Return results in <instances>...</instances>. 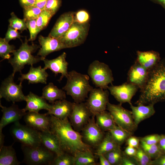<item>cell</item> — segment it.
Here are the masks:
<instances>
[{
  "label": "cell",
  "instance_id": "obj_55",
  "mask_svg": "<svg viewBox=\"0 0 165 165\" xmlns=\"http://www.w3.org/2000/svg\"><path fill=\"white\" fill-rule=\"evenodd\" d=\"M4 136L2 132H0V147L4 145Z\"/></svg>",
  "mask_w": 165,
  "mask_h": 165
},
{
  "label": "cell",
  "instance_id": "obj_7",
  "mask_svg": "<svg viewBox=\"0 0 165 165\" xmlns=\"http://www.w3.org/2000/svg\"><path fill=\"white\" fill-rule=\"evenodd\" d=\"M87 72L97 88L107 89L108 85L114 81L112 71L109 66L98 60L94 61L90 64Z\"/></svg>",
  "mask_w": 165,
  "mask_h": 165
},
{
  "label": "cell",
  "instance_id": "obj_9",
  "mask_svg": "<svg viewBox=\"0 0 165 165\" xmlns=\"http://www.w3.org/2000/svg\"><path fill=\"white\" fill-rule=\"evenodd\" d=\"M107 109L113 118L116 124L133 134L137 130L132 112L123 107L122 104H112L108 102Z\"/></svg>",
  "mask_w": 165,
  "mask_h": 165
},
{
  "label": "cell",
  "instance_id": "obj_54",
  "mask_svg": "<svg viewBox=\"0 0 165 165\" xmlns=\"http://www.w3.org/2000/svg\"><path fill=\"white\" fill-rule=\"evenodd\" d=\"M151 1L161 5L165 10V0H150Z\"/></svg>",
  "mask_w": 165,
  "mask_h": 165
},
{
  "label": "cell",
  "instance_id": "obj_26",
  "mask_svg": "<svg viewBox=\"0 0 165 165\" xmlns=\"http://www.w3.org/2000/svg\"><path fill=\"white\" fill-rule=\"evenodd\" d=\"M40 137L42 144L56 156L61 155L65 152L57 139L50 130L40 131Z\"/></svg>",
  "mask_w": 165,
  "mask_h": 165
},
{
  "label": "cell",
  "instance_id": "obj_34",
  "mask_svg": "<svg viewBox=\"0 0 165 165\" xmlns=\"http://www.w3.org/2000/svg\"><path fill=\"white\" fill-rule=\"evenodd\" d=\"M111 165H121L124 155L120 147L104 155Z\"/></svg>",
  "mask_w": 165,
  "mask_h": 165
},
{
  "label": "cell",
  "instance_id": "obj_39",
  "mask_svg": "<svg viewBox=\"0 0 165 165\" xmlns=\"http://www.w3.org/2000/svg\"><path fill=\"white\" fill-rule=\"evenodd\" d=\"M53 15L45 9L42 10L36 19L37 27L41 31L47 26L50 20Z\"/></svg>",
  "mask_w": 165,
  "mask_h": 165
},
{
  "label": "cell",
  "instance_id": "obj_5",
  "mask_svg": "<svg viewBox=\"0 0 165 165\" xmlns=\"http://www.w3.org/2000/svg\"><path fill=\"white\" fill-rule=\"evenodd\" d=\"M10 130L14 140L21 145L35 147L42 145L40 131L20 124L19 121L14 123Z\"/></svg>",
  "mask_w": 165,
  "mask_h": 165
},
{
  "label": "cell",
  "instance_id": "obj_28",
  "mask_svg": "<svg viewBox=\"0 0 165 165\" xmlns=\"http://www.w3.org/2000/svg\"><path fill=\"white\" fill-rule=\"evenodd\" d=\"M3 145L0 147V165H19L21 162L18 160L16 152L12 146Z\"/></svg>",
  "mask_w": 165,
  "mask_h": 165
},
{
  "label": "cell",
  "instance_id": "obj_18",
  "mask_svg": "<svg viewBox=\"0 0 165 165\" xmlns=\"http://www.w3.org/2000/svg\"><path fill=\"white\" fill-rule=\"evenodd\" d=\"M67 54L64 52L55 58L48 60L45 58L42 61L44 64V68L50 69L55 75L61 74L58 81L60 82L64 77H66L68 74V63L66 61Z\"/></svg>",
  "mask_w": 165,
  "mask_h": 165
},
{
  "label": "cell",
  "instance_id": "obj_10",
  "mask_svg": "<svg viewBox=\"0 0 165 165\" xmlns=\"http://www.w3.org/2000/svg\"><path fill=\"white\" fill-rule=\"evenodd\" d=\"M12 73L2 82L0 88V98L13 103L25 101L26 96L22 91V83L17 84Z\"/></svg>",
  "mask_w": 165,
  "mask_h": 165
},
{
  "label": "cell",
  "instance_id": "obj_25",
  "mask_svg": "<svg viewBox=\"0 0 165 165\" xmlns=\"http://www.w3.org/2000/svg\"><path fill=\"white\" fill-rule=\"evenodd\" d=\"M134 123L137 127L143 120L150 118L155 113L154 105L152 104L145 105H139L133 106L131 103L129 104Z\"/></svg>",
  "mask_w": 165,
  "mask_h": 165
},
{
  "label": "cell",
  "instance_id": "obj_4",
  "mask_svg": "<svg viewBox=\"0 0 165 165\" xmlns=\"http://www.w3.org/2000/svg\"><path fill=\"white\" fill-rule=\"evenodd\" d=\"M26 38L19 49L15 50L13 53V57L8 60L13 68V74L14 75L16 73L19 72L21 73L22 70L26 65L33 66L42 61L40 57L34 56L32 53L39 48L37 45H29Z\"/></svg>",
  "mask_w": 165,
  "mask_h": 165
},
{
  "label": "cell",
  "instance_id": "obj_27",
  "mask_svg": "<svg viewBox=\"0 0 165 165\" xmlns=\"http://www.w3.org/2000/svg\"><path fill=\"white\" fill-rule=\"evenodd\" d=\"M42 96L51 104L55 101L65 99V92L60 89L52 82H50L42 89Z\"/></svg>",
  "mask_w": 165,
  "mask_h": 165
},
{
  "label": "cell",
  "instance_id": "obj_16",
  "mask_svg": "<svg viewBox=\"0 0 165 165\" xmlns=\"http://www.w3.org/2000/svg\"><path fill=\"white\" fill-rule=\"evenodd\" d=\"M0 106L2 112L0 121V132H2L3 128L8 124L19 121L26 113L23 108H20L15 103L9 107H6L0 103Z\"/></svg>",
  "mask_w": 165,
  "mask_h": 165
},
{
  "label": "cell",
  "instance_id": "obj_29",
  "mask_svg": "<svg viewBox=\"0 0 165 165\" xmlns=\"http://www.w3.org/2000/svg\"><path fill=\"white\" fill-rule=\"evenodd\" d=\"M95 116L97 125L104 132L109 131L116 125L109 112L105 111L96 114Z\"/></svg>",
  "mask_w": 165,
  "mask_h": 165
},
{
  "label": "cell",
  "instance_id": "obj_8",
  "mask_svg": "<svg viewBox=\"0 0 165 165\" xmlns=\"http://www.w3.org/2000/svg\"><path fill=\"white\" fill-rule=\"evenodd\" d=\"M90 26L89 23L82 24L74 21L68 30L59 39L65 48L79 46L85 42Z\"/></svg>",
  "mask_w": 165,
  "mask_h": 165
},
{
  "label": "cell",
  "instance_id": "obj_52",
  "mask_svg": "<svg viewBox=\"0 0 165 165\" xmlns=\"http://www.w3.org/2000/svg\"><path fill=\"white\" fill-rule=\"evenodd\" d=\"M47 0H35L34 6L42 10L45 9Z\"/></svg>",
  "mask_w": 165,
  "mask_h": 165
},
{
  "label": "cell",
  "instance_id": "obj_45",
  "mask_svg": "<svg viewBox=\"0 0 165 165\" xmlns=\"http://www.w3.org/2000/svg\"><path fill=\"white\" fill-rule=\"evenodd\" d=\"M21 36L17 30L9 26L6 33L5 38L6 41L9 42L12 39H15L16 38H20Z\"/></svg>",
  "mask_w": 165,
  "mask_h": 165
},
{
  "label": "cell",
  "instance_id": "obj_47",
  "mask_svg": "<svg viewBox=\"0 0 165 165\" xmlns=\"http://www.w3.org/2000/svg\"><path fill=\"white\" fill-rule=\"evenodd\" d=\"M121 165H138V164L133 157L128 156L124 153Z\"/></svg>",
  "mask_w": 165,
  "mask_h": 165
},
{
  "label": "cell",
  "instance_id": "obj_17",
  "mask_svg": "<svg viewBox=\"0 0 165 165\" xmlns=\"http://www.w3.org/2000/svg\"><path fill=\"white\" fill-rule=\"evenodd\" d=\"M38 41L41 46L37 53L42 61L51 53L65 49L63 44L59 38L49 36L44 37L40 35L38 37Z\"/></svg>",
  "mask_w": 165,
  "mask_h": 165
},
{
  "label": "cell",
  "instance_id": "obj_1",
  "mask_svg": "<svg viewBox=\"0 0 165 165\" xmlns=\"http://www.w3.org/2000/svg\"><path fill=\"white\" fill-rule=\"evenodd\" d=\"M50 116V131L56 136L64 152L75 156L79 152L92 150V147L83 141L81 134L72 128L68 118L61 119Z\"/></svg>",
  "mask_w": 165,
  "mask_h": 165
},
{
  "label": "cell",
  "instance_id": "obj_41",
  "mask_svg": "<svg viewBox=\"0 0 165 165\" xmlns=\"http://www.w3.org/2000/svg\"><path fill=\"white\" fill-rule=\"evenodd\" d=\"M90 20V14L88 12L85 10H80L76 12H74V22L80 24H85L89 23Z\"/></svg>",
  "mask_w": 165,
  "mask_h": 165
},
{
  "label": "cell",
  "instance_id": "obj_30",
  "mask_svg": "<svg viewBox=\"0 0 165 165\" xmlns=\"http://www.w3.org/2000/svg\"><path fill=\"white\" fill-rule=\"evenodd\" d=\"M120 147L113 140L108 132L105 136L102 141L96 148L95 154L104 155L112 150Z\"/></svg>",
  "mask_w": 165,
  "mask_h": 165
},
{
  "label": "cell",
  "instance_id": "obj_36",
  "mask_svg": "<svg viewBox=\"0 0 165 165\" xmlns=\"http://www.w3.org/2000/svg\"><path fill=\"white\" fill-rule=\"evenodd\" d=\"M51 165H75V156L65 152L56 156Z\"/></svg>",
  "mask_w": 165,
  "mask_h": 165
},
{
  "label": "cell",
  "instance_id": "obj_50",
  "mask_svg": "<svg viewBox=\"0 0 165 165\" xmlns=\"http://www.w3.org/2000/svg\"><path fill=\"white\" fill-rule=\"evenodd\" d=\"M20 4L23 8L35 5V0H19Z\"/></svg>",
  "mask_w": 165,
  "mask_h": 165
},
{
  "label": "cell",
  "instance_id": "obj_40",
  "mask_svg": "<svg viewBox=\"0 0 165 165\" xmlns=\"http://www.w3.org/2000/svg\"><path fill=\"white\" fill-rule=\"evenodd\" d=\"M42 10L34 6L24 8V18L26 21L36 19Z\"/></svg>",
  "mask_w": 165,
  "mask_h": 165
},
{
  "label": "cell",
  "instance_id": "obj_15",
  "mask_svg": "<svg viewBox=\"0 0 165 165\" xmlns=\"http://www.w3.org/2000/svg\"><path fill=\"white\" fill-rule=\"evenodd\" d=\"M23 117L26 125L34 129L41 132L50 130V116L46 113L28 112Z\"/></svg>",
  "mask_w": 165,
  "mask_h": 165
},
{
  "label": "cell",
  "instance_id": "obj_19",
  "mask_svg": "<svg viewBox=\"0 0 165 165\" xmlns=\"http://www.w3.org/2000/svg\"><path fill=\"white\" fill-rule=\"evenodd\" d=\"M148 73V71L135 61L128 72L127 82L137 86L141 90L146 83Z\"/></svg>",
  "mask_w": 165,
  "mask_h": 165
},
{
  "label": "cell",
  "instance_id": "obj_37",
  "mask_svg": "<svg viewBox=\"0 0 165 165\" xmlns=\"http://www.w3.org/2000/svg\"><path fill=\"white\" fill-rule=\"evenodd\" d=\"M11 17L9 21L10 26L17 30L23 31L28 28L26 21L24 18L21 19L17 17L14 13H11Z\"/></svg>",
  "mask_w": 165,
  "mask_h": 165
},
{
  "label": "cell",
  "instance_id": "obj_38",
  "mask_svg": "<svg viewBox=\"0 0 165 165\" xmlns=\"http://www.w3.org/2000/svg\"><path fill=\"white\" fill-rule=\"evenodd\" d=\"M133 157L138 165H151L152 160L140 145L137 148L135 155Z\"/></svg>",
  "mask_w": 165,
  "mask_h": 165
},
{
  "label": "cell",
  "instance_id": "obj_21",
  "mask_svg": "<svg viewBox=\"0 0 165 165\" xmlns=\"http://www.w3.org/2000/svg\"><path fill=\"white\" fill-rule=\"evenodd\" d=\"M73 103L65 99L57 100L51 104L50 109L46 114L61 119L68 118L72 111Z\"/></svg>",
  "mask_w": 165,
  "mask_h": 165
},
{
  "label": "cell",
  "instance_id": "obj_49",
  "mask_svg": "<svg viewBox=\"0 0 165 165\" xmlns=\"http://www.w3.org/2000/svg\"><path fill=\"white\" fill-rule=\"evenodd\" d=\"M137 149L135 148L127 146L125 148L123 152L126 155L133 157L135 155Z\"/></svg>",
  "mask_w": 165,
  "mask_h": 165
},
{
  "label": "cell",
  "instance_id": "obj_20",
  "mask_svg": "<svg viewBox=\"0 0 165 165\" xmlns=\"http://www.w3.org/2000/svg\"><path fill=\"white\" fill-rule=\"evenodd\" d=\"M74 12H68L61 15L57 20L49 36L59 38L70 28L74 22Z\"/></svg>",
  "mask_w": 165,
  "mask_h": 165
},
{
  "label": "cell",
  "instance_id": "obj_51",
  "mask_svg": "<svg viewBox=\"0 0 165 165\" xmlns=\"http://www.w3.org/2000/svg\"><path fill=\"white\" fill-rule=\"evenodd\" d=\"M97 155L99 158L100 165H111L104 155L99 154Z\"/></svg>",
  "mask_w": 165,
  "mask_h": 165
},
{
  "label": "cell",
  "instance_id": "obj_11",
  "mask_svg": "<svg viewBox=\"0 0 165 165\" xmlns=\"http://www.w3.org/2000/svg\"><path fill=\"white\" fill-rule=\"evenodd\" d=\"M109 92L107 89L100 88H94L89 93L85 103L93 115L105 111L109 102Z\"/></svg>",
  "mask_w": 165,
  "mask_h": 165
},
{
  "label": "cell",
  "instance_id": "obj_32",
  "mask_svg": "<svg viewBox=\"0 0 165 165\" xmlns=\"http://www.w3.org/2000/svg\"><path fill=\"white\" fill-rule=\"evenodd\" d=\"M108 132L114 141L119 146L126 142L127 139L133 134L117 125Z\"/></svg>",
  "mask_w": 165,
  "mask_h": 165
},
{
  "label": "cell",
  "instance_id": "obj_24",
  "mask_svg": "<svg viewBox=\"0 0 165 165\" xmlns=\"http://www.w3.org/2000/svg\"><path fill=\"white\" fill-rule=\"evenodd\" d=\"M137 55L136 61L148 71L155 67L161 60L159 53L153 50H138Z\"/></svg>",
  "mask_w": 165,
  "mask_h": 165
},
{
  "label": "cell",
  "instance_id": "obj_43",
  "mask_svg": "<svg viewBox=\"0 0 165 165\" xmlns=\"http://www.w3.org/2000/svg\"><path fill=\"white\" fill-rule=\"evenodd\" d=\"M61 3V0H47L44 9L53 15L60 8Z\"/></svg>",
  "mask_w": 165,
  "mask_h": 165
},
{
  "label": "cell",
  "instance_id": "obj_22",
  "mask_svg": "<svg viewBox=\"0 0 165 165\" xmlns=\"http://www.w3.org/2000/svg\"><path fill=\"white\" fill-rule=\"evenodd\" d=\"M44 68L41 66L34 67L31 66L28 72L25 74L21 73V76L18 78L20 83L24 80L28 81L29 84L42 83L46 84L48 74Z\"/></svg>",
  "mask_w": 165,
  "mask_h": 165
},
{
  "label": "cell",
  "instance_id": "obj_35",
  "mask_svg": "<svg viewBox=\"0 0 165 165\" xmlns=\"http://www.w3.org/2000/svg\"><path fill=\"white\" fill-rule=\"evenodd\" d=\"M15 50V47L13 45H10L7 42L4 38H0V56L2 59H9L11 57L10 53H13Z\"/></svg>",
  "mask_w": 165,
  "mask_h": 165
},
{
  "label": "cell",
  "instance_id": "obj_13",
  "mask_svg": "<svg viewBox=\"0 0 165 165\" xmlns=\"http://www.w3.org/2000/svg\"><path fill=\"white\" fill-rule=\"evenodd\" d=\"M93 115L82 129L81 135L84 142L91 147L97 148L103 140L104 131L97 126Z\"/></svg>",
  "mask_w": 165,
  "mask_h": 165
},
{
  "label": "cell",
  "instance_id": "obj_42",
  "mask_svg": "<svg viewBox=\"0 0 165 165\" xmlns=\"http://www.w3.org/2000/svg\"><path fill=\"white\" fill-rule=\"evenodd\" d=\"M26 21L30 34L29 41H33L35 39L37 34L41 30L37 26L36 19L28 20Z\"/></svg>",
  "mask_w": 165,
  "mask_h": 165
},
{
  "label": "cell",
  "instance_id": "obj_53",
  "mask_svg": "<svg viewBox=\"0 0 165 165\" xmlns=\"http://www.w3.org/2000/svg\"><path fill=\"white\" fill-rule=\"evenodd\" d=\"M158 144L161 149L165 153V135H161V137Z\"/></svg>",
  "mask_w": 165,
  "mask_h": 165
},
{
  "label": "cell",
  "instance_id": "obj_14",
  "mask_svg": "<svg viewBox=\"0 0 165 165\" xmlns=\"http://www.w3.org/2000/svg\"><path fill=\"white\" fill-rule=\"evenodd\" d=\"M138 89L137 86L127 82L119 86L112 85L107 88L111 94L121 104L131 103L132 98Z\"/></svg>",
  "mask_w": 165,
  "mask_h": 165
},
{
  "label": "cell",
  "instance_id": "obj_48",
  "mask_svg": "<svg viewBox=\"0 0 165 165\" xmlns=\"http://www.w3.org/2000/svg\"><path fill=\"white\" fill-rule=\"evenodd\" d=\"M151 165H165V153H164L156 159L152 160Z\"/></svg>",
  "mask_w": 165,
  "mask_h": 165
},
{
  "label": "cell",
  "instance_id": "obj_23",
  "mask_svg": "<svg viewBox=\"0 0 165 165\" xmlns=\"http://www.w3.org/2000/svg\"><path fill=\"white\" fill-rule=\"evenodd\" d=\"M46 100L42 96H39L31 92L26 96L25 101L26 104L23 108L25 112H38L41 110L50 109L51 104L47 103Z\"/></svg>",
  "mask_w": 165,
  "mask_h": 165
},
{
  "label": "cell",
  "instance_id": "obj_6",
  "mask_svg": "<svg viewBox=\"0 0 165 165\" xmlns=\"http://www.w3.org/2000/svg\"><path fill=\"white\" fill-rule=\"evenodd\" d=\"M24 155L22 163L28 165H51L56 155L42 144L35 147L21 145Z\"/></svg>",
  "mask_w": 165,
  "mask_h": 165
},
{
  "label": "cell",
  "instance_id": "obj_31",
  "mask_svg": "<svg viewBox=\"0 0 165 165\" xmlns=\"http://www.w3.org/2000/svg\"><path fill=\"white\" fill-rule=\"evenodd\" d=\"M75 156V165H95L96 158L92 150L77 153Z\"/></svg>",
  "mask_w": 165,
  "mask_h": 165
},
{
  "label": "cell",
  "instance_id": "obj_12",
  "mask_svg": "<svg viewBox=\"0 0 165 165\" xmlns=\"http://www.w3.org/2000/svg\"><path fill=\"white\" fill-rule=\"evenodd\" d=\"M93 115L85 103L74 102L68 118L73 129L79 132L82 130Z\"/></svg>",
  "mask_w": 165,
  "mask_h": 165
},
{
  "label": "cell",
  "instance_id": "obj_46",
  "mask_svg": "<svg viewBox=\"0 0 165 165\" xmlns=\"http://www.w3.org/2000/svg\"><path fill=\"white\" fill-rule=\"evenodd\" d=\"M140 138L133 136H130L126 140V142L128 146L138 148L140 146Z\"/></svg>",
  "mask_w": 165,
  "mask_h": 165
},
{
  "label": "cell",
  "instance_id": "obj_2",
  "mask_svg": "<svg viewBox=\"0 0 165 165\" xmlns=\"http://www.w3.org/2000/svg\"><path fill=\"white\" fill-rule=\"evenodd\" d=\"M137 105H149L165 101V59L161 60L155 67L148 71V77L140 90Z\"/></svg>",
  "mask_w": 165,
  "mask_h": 165
},
{
  "label": "cell",
  "instance_id": "obj_33",
  "mask_svg": "<svg viewBox=\"0 0 165 165\" xmlns=\"http://www.w3.org/2000/svg\"><path fill=\"white\" fill-rule=\"evenodd\" d=\"M140 145L152 160L156 159L164 153L160 148L158 143L148 145L140 139Z\"/></svg>",
  "mask_w": 165,
  "mask_h": 165
},
{
  "label": "cell",
  "instance_id": "obj_3",
  "mask_svg": "<svg viewBox=\"0 0 165 165\" xmlns=\"http://www.w3.org/2000/svg\"><path fill=\"white\" fill-rule=\"evenodd\" d=\"M66 78L67 82L62 89L72 97L75 102H83L93 89L89 83V76L72 70L68 72Z\"/></svg>",
  "mask_w": 165,
  "mask_h": 165
},
{
  "label": "cell",
  "instance_id": "obj_44",
  "mask_svg": "<svg viewBox=\"0 0 165 165\" xmlns=\"http://www.w3.org/2000/svg\"><path fill=\"white\" fill-rule=\"evenodd\" d=\"M161 135L155 134L146 136L143 137H140V139L148 145L157 144L160 139Z\"/></svg>",
  "mask_w": 165,
  "mask_h": 165
}]
</instances>
